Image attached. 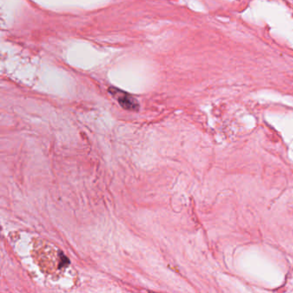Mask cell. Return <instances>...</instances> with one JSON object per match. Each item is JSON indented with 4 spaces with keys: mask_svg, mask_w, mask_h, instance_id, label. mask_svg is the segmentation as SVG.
Returning <instances> with one entry per match:
<instances>
[{
    "mask_svg": "<svg viewBox=\"0 0 293 293\" xmlns=\"http://www.w3.org/2000/svg\"><path fill=\"white\" fill-rule=\"evenodd\" d=\"M109 91L116 97L120 105L125 110H130V111H138L139 110V103L137 102L135 98L129 95L128 93H126V92L122 91L121 89H116V88H110Z\"/></svg>",
    "mask_w": 293,
    "mask_h": 293,
    "instance_id": "obj_1",
    "label": "cell"
}]
</instances>
